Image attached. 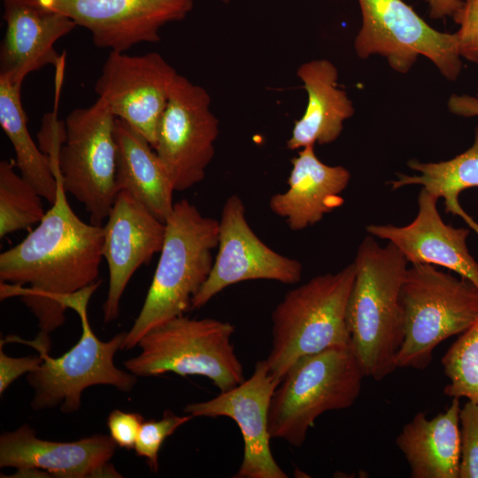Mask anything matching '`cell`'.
Masks as SVG:
<instances>
[{
  "mask_svg": "<svg viewBox=\"0 0 478 478\" xmlns=\"http://www.w3.org/2000/svg\"><path fill=\"white\" fill-rule=\"evenodd\" d=\"M115 182L166 223L174 191L167 171L148 140L122 120H115Z\"/></svg>",
  "mask_w": 478,
  "mask_h": 478,
  "instance_id": "obj_23",
  "label": "cell"
},
{
  "mask_svg": "<svg viewBox=\"0 0 478 478\" xmlns=\"http://www.w3.org/2000/svg\"><path fill=\"white\" fill-rule=\"evenodd\" d=\"M166 224L127 190H120L104 226L103 258L109 270L104 321L119 317L120 302L134 273L160 252Z\"/></svg>",
  "mask_w": 478,
  "mask_h": 478,
  "instance_id": "obj_16",
  "label": "cell"
},
{
  "mask_svg": "<svg viewBox=\"0 0 478 478\" xmlns=\"http://www.w3.org/2000/svg\"><path fill=\"white\" fill-rule=\"evenodd\" d=\"M62 13L91 32L96 47L125 52L160 40V28L183 19L194 0H27Z\"/></svg>",
  "mask_w": 478,
  "mask_h": 478,
  "instance_id": "obj_14",
  "label": "cell"
},
{
  "mask_svg": "<svg viewBox=\"0 0 478 478\" xmlns=\"http://www.w3.org/2000/svg\"><path fill=\"white\" fill-rule=\"evenodd\" d=\"M21 85L0 77V125L15 150V165L42 196L52 204L57 181L49 157L39 150L27 129L20 97Z\"/></svg>",
  "mask_w": 478,
  "mask_h": 478,
  "instance_id": "obj_25",
  "label": "cell"
},
{
  "mask_svg": "<svg viewBox=\"0 0 478 478\" xmlns=\"http://www.w3.org/2000/svg\"><path fill=\"white\" fill-rule=\"evenodd\" d=\"M219 222L217 255L208 279L191 301L190 310L203 307L224 289L242 281H300L302 264L272 250L257 236L247 221L239 196L227 198Z\"/></svg>",
  "mask_w": 478,
  "mask_h": 478,
  "instance_id": "obj_12",
  "label": "cell"
},
{
  "mask_svg": "<svg viewBox=\"0 0 478 478\" xmlns=\"http://www.w3.org/2000/svg\"><path fill=\"white\" fill-rule=\"evenodd\" d=\"M220 1L224 3V4H228L230 2V0H220Z\"/></svg>",
  "mask_w": 478,
  "mask_h": 478,
  "instance_id": "obj_35",
  "label": "cell"
},
{
  "mask_svg": "<svg viewBox=\"0 0 478 478\" xmlns=\"http://www.w3.org/2000/svg\"><path fill=\"white\" fill-rule=\"evenodd\" d=\"M6 32L0 49V77L21 85L26 76L47 65L63 70L56 42L75 28L67 16L27 0H2Z\"/></svg>",
  "mask_w": 478,
  "mask_h": 478,
  "instance_id": "obj_19",
  "label": "cell"
},
{
  "mask_svg": "<svg viewBox=\"0 0 478 478\" xmlns=\"http://www.w3.org/2000/svg\"><path fill=\"white\" fill-rule=\"evenodd\" d=\"M361 27L354 40L357 56L383 57L396 72L407 73L426 57L451 81L460 75L462 60L456 32L433 28L403 0H358Z\"/></svg>",
  "mask_w": 478,
  "mask_h": 478,
  "instance_id": "obj_10",
  "label": "cell"
},
{
  "mask_svg": "<svg viewBox=\"0 0 478 478\" xmlns=\"http://www.w3.org/2000/svg\"><path fill=\"white\" fill-rule=\"evenodd\" d=\"M143 421V417L138 412H127L115 409L107 419L110 436L117 446L127 450L135 449Z\"/></svg>",
  "mask_w": 478,
  "mask_h": 478,
  "instance_id": "obj_31",
  "label": "cell"
},
{
  "mask_svg": "<svg viewBox=\"0 0 478 478\" xmlns=\"http://www.w3.org/2000/svg\"><path fill=\"white\" fill-rule=\"evenodd\" d=\"M291 165L287 190L273 195L269 207L291 230L299 231L317 224L343 204L341 194L350 182L351 173L343 166L323 163L315 154L314 145L300 149Z\"/></svg>",
  "mask_w": 478,
  "mask_h": 478,
  "instance_id": "obj_20",
  "label": "cell"
},
{
  "mask_svg": "<svg viewBox=\"0 0 478 478\" xmlns=\"http://www.w3.org/2000/svg\"><path fill=\"white\" fill-rule=\"evenodd\" d=\"M116 443L106 435H94L74 442L38 438L24 424L0 436V466L14 467L19 474H44L57 477H121L110 464Z\"/></svg>",
  "mask_w": 478,
  "mask_h": 478,
  "instance_id": "obj_17",
  "label": "cell"
},
{
  "mask_svg": "<svg viewBox=\"0 0 478 478\" xmlns=\"http://www.w3.org/2000/svg\"><path fill=\"white\" fill-rule=\"evenodd\" d=\"M280 382L270 374L266 359L258 360L247 380L210 400L188 404L184 408L192 417L224 416L236 422L243 436V458L234 477H288L270 449L269 408Z\"/></svg>",
  "mask_w": 478,
  "mask_h": 478,
  "instance_id": "obj_15",
  "label": "cell"
},
{
  "mask_svg": "<svg viewBox=\"0 0 478 478\" xmlns=\"http://www.w3.org/2000/svg\"><path fill=\"white\" fill-rule=\"evenodd\" d=\"M14 160L0 162V237L39 223L45 211L42 196L14 169Z\"/></svg>",
  "mask_w": 478,
  "mask_h": 478,
  "instance_id": "obj_26",
  "label": "cell"
},
{
  "mask_svg": "<svg viewBox=\"0 0 478 478\" xmlns=\"http://www.w3.org/2000/svg\"><path fill=\"white\" fill-rule=\"evenodd\" d=\"M219 133V120L211 111L208 92L178 73L154 147L174 191L187 190L204 180Z\"/></svg>",
  "mask_w": 478,
  "mask_h": 478,
  "instance_id": "obj_11",
  "label": "cell"
},
{
  "mask_svg": "<svg viewBox=\"0 0 478 478\" xmlns=\"http://www.w3.org/2000/svg\"><path fill=\"white\" fill-rule=\"evenodd\" d=\"M192 418L190 414L179 416L170 410H165L161 419L143 422L135 450L137 456L146 459L151 472L157 473L158 470V453L164 441Z\"/></svg>",
  "mask_w": 478,
  "mask_h": 478,
  "instance_id": "obj_28",
  "label": "cell"
},
{
  "mask_svg": "<svg viewBox=\"0 0 478 478\" xmlns=\"http://www.w3.org/2000/svg\"><path fill=\"white\" fill-rule=\"evenodd\" d=\"M57 193L38 226L0 254L1 300L19 297L38 320L37 337L65 322L62 297L98 281L104 227L82 221L72 210L57 166Z\"/></svg>",
  "mask_w": 478,
  "mask_h": 478,
  "instance_id": "obj_1",
  "label": "cell"
},
{
  "mask_svg": "<svg viewBox=\"0 0 478 478\" xmlns=\"http://www.w3.org/2000/svg\"><path fill=\"white\" fill-rule=\"evenodd\" d=\"M442 365L449 379L443 393L478 404V318L450 346Z\"/></svg>",
  "mask_w": 478,
  "mask_h": 478,
  "instance_id": "obj_27",
  "label": "cell"
},
{
  "mask_svg": "<svg viewBox=\"0 0 478 478\" xmlns=\"http://www.w3.org/2000/svg\"><path fill=\"white\" fill-rule=\"evenodd\" d=\"M157 268L139 315L127 332L121 350L137 346L150 329L190 310L208 279L218 247V220L204 216L187 199L174 203L166 221Z\"/></svg>",
  "mask_w": 478,
  "mask_h": 478,
  "instance_id": "obj_3",
  "label": "cell"
},
{
  "mask_svg": "<svg viewBox=\"0 0 478 478\" xmlns=\"http://www.w3.org/2000/svg\"><path fill=\"white\" fill-rule=\"evenodd\" d=\"M100 284L98 280L61 297V305L78 314L82 330L77 343L62 356L50 357V346L36 340H19L35 348L42 358L40 366L27 374V382L35 390L31 402L34 410L59 407L63 412H74L80 409L82 393L88 387L109 385L129 392L135 385L137 376L118 368L113 362L127 332H120L110 341L103 342L91 328L88 306Z\"/></svg>",
  "mask_w": 478,
  "mask_h": 478,
  "instance_id": "obj_5",
  "label": "cell"
},
{
  "mask_svg": "<svg viewBox=\"0 0 478 478\" xmlns=\"http://www.w3.org/2000/svg\"><path fill=\"white\" fill-rule=\"evenodd\" d=\"M355 274L352 262L285 294L271 316L272 345L266 362L272 375L281 381L300 358L351 345L347 306Z\"/></svg>",
  "mask_w": 478,
  "mask_h": 478,
  "instance_id": "obj_4",
  "label": "cell"
},
{
  "mask_svg": "<svg viewBox=\"0 0 478 478\" xmlns=\"http://www.w3.org/2000/svg\"><path fill=\"white\" fill-rule=\"evenodd\" d=\"M297 76L307 93V104L302 117L294 122L287 148L298 150L335 142L344 121L355 112L352 101L338 84L336 66L328 59H313L303 63Z\"/></svg>",
  "mask_w": 478,
  "mask_h": 478,
  "instance_id": "obj_21",
  "label": "cell"
},
{
  "mask_svg": "<svg viewBox=\"0 0 478 478\" xmlns=\"http://www.w3.org/2000/svg\"><path fill=\"white\" fill-rule=\"evenodd\" d=\"M459 478H478V404L467 400L459 411Z\"/></svg>",
  "mask_w": 478,
  "mask_h": 478,
  "instance_id": "obj_29",
  "label": "cell"
},
{
  "mask_svg": "<svg viewBox=\"0 0 478 478\" xmlns=\"http://www.w3.org/2000/svg\"><path fill=\"white\" fill-rule=\"evenodd\" d=\"M477 96H478V94H477Z\"/></svg>",
  "mask_w": 478,
  "mask_h": 478,
  "instance_id": "obj_36",
  "label": "cell"
},
{
  "mask_svg": "<svg viewBox=\"0 0 478 478\" xmlns=\"http://www.w3.org/2000/svg\"><path fill=\"white\" fill-rule=\"evenodd\" d=\"M449 111L460 117L478 116V96L452 94L447 103Z\"/></svg>",
  "mask_w": 478,
  "mask_h": 478,
  "instance_id": "obj_33",
  "label": "cell"
},
{
  "mask_svg": "<svg viewBox=\"0 0 478 478\" xmlns=\"http://www.w3.org/2000/svg\"><path fill=\"white\" fill-rule=\"evenodd\" d=\"M429 10V16L434 19L453 18L460 10L463 0H425Z\"/></svg>",
  "mask_w": 478,
  "mask_h": 478,
  "instance_id": "obj_34",
  "label": "cell"
},
{
  "mask_svg": "<svg viewBox=\"0 0 478 478\" xmlns=\"http://www.w3.org/2000/svg\"><path fill=\"white\" fill-rule=\"evenodd\" d=\"M452 19L459 25L456 34L461 58L478 64V0H463Z\"/></svg>",
  "mask_w": 478,
  "mask_h": 478,
  "instance_id": "obj_30",
  "label": "cell"
},
{
  "mask_svg": "<svg viewBox=\"0 0 478 478\" xmlns=\"http://www.w3.org/2000/svg\"><path fill=\"white\" fill-rule=\"evenodd\" d=\"M407 165L417 174L398 173L397 180L389 182L391 189L421 185L436 197L443 198L445 212L459 216L478 235V222L461 207L459 201L463 190L478 187V127L472 146L455 158L439 162L411 159Z\"/></svg>",
  "mask_w": 478,
  "mask_h": 478,
  "instance_id": "obj_24",
  "label": "cell"
},
{
  "mask_svg": "<svg viewBox=\"0 0 478 478\" xmlns=\"http://www.w3.org/2000/svg\"><path fill=\"white\" fill-rule=\"evenodd\" d=\"M347 306L351 347L365 377L381 381L397 367L404 338L401 288L408 261L392 243L380 246L371 235L359 244Z\"/></svg>",
  "mask_w": 478,
  "mask_h": 478,
  "instance_id": "obj_2",
  "label": "cell"
},
{
  "mask_svg": "<svg viewBox=\"0 0 478 478\" xmlns=\"http://www.w3.org/2000/svg\"><path fill=\"white\" fill-rule=\"evenodd\" d=\"M404 338L397 368L426 369L436 347L478 318V288L430 264H411L401 288Z\"/></svg>",
  "mask_w": 478,
  "mask_h": 478,
  "instance_id": "obj_7",
  "label": "cell"
},
{
  "mask_svg": "<svg viewBox=\"0 0 478 478\" xmlns=\"http://www.w3.org/2000/svg\"><path fill=\"white\" fill-rule=\"evenodd\" d=\"M116 117L99 98L90 106L72 111L65 120L63 143L45 148L50 164L59 170L64 189L84 206L90 223L102 226L113 205Z\"/></svg>",
  "mask_w": 478,
  "mask_h": 478,
  "instance_id": "obj_9",
  "label": "cell"
},
{
  "mask_svg": "<svg viewBox=\"0 0 478 478\" xmlns=\"http://www.w3.org/2000/svg\"><path fill=\"white\" fill-rule=\"evenodd\" d=\"M177 74L157 52L130 56L111 50L96 81L95 92L117 119L143 135L154 149Z\"/></svg>",
  "mask_w": 478,
  "mask_h": 478,
  "instance_id": "obj_13",
  "label": "cell"
},
{
  "mask_svg": "<svg viewBox=\"0 0 478 478\" xmlns=\"http://www.w3.org/2000/svg\"><path fill=\"white\" fill-rule=\"evenodd\" d=\"M364 377L351 345L300 358L274 392L268 414L271 436L301 447L320 415L355 403Z\"/></svg>",
  "mask_w": 478,
  "mask_h": 478,
  "instance_id": "obj_6",
  "label": "cell"
},
{
  "mask_svg": "<svg viewBox=\"0 0 478 478\" xmlns=\"http://www.w3.org/2000/svg\"><path fill=\"white\" fill-rule=\"evenodd\" d=\"M437 200L438 197L422 188L418 196V213L410 224L403 227L371 224L366 231L396 245L408 263L445 267L478 288V263L466 244L469 229L445 224L437 210Z\"/></svg>",
  "mask_w": 478,
  "mask_h": 478,
  "instance_id": "obj_18",
  "label": "cell"
},
{
  "mask_svg": "<svg viewBox=\"0 0 478 478\" xmlns=\"http://www.w3.org/2000/svg\"><path fill=\"white\" fill-rule=\"evenodd\" d=\"M234 332L227 321L181 315L147 332L137 343L139 355L126 360L124 366L141 377L169 372L204 376L220 391L228 390L244 381L231 343Z\"/></svg>",
  "mask_w": 478,
  "mask_h": 478,
  "instance_id": "obj_8",
  "label": "cell"
},
{
  "mask_svg": "<svg viewBox=\"0 0 478 478\" xmlns=\"http://www.w3.org/2000/svg\"><path fill=\"white\" fill-rule=\"evenodd\" d=\"M459 397L445 412L428 419L420 412L396 438L412 478H459L460 430Z\"/></svg>",
  "mask_w": 478,
  "mask_h": 478,
  "instance_id": "obj_22",
  "label": "cell"
},
{
  "mask_svg": "<svg viewBox=\"0 0 478 478\" xmlns=\"http://www.w3.org/2000/svg\"><path fill=\"white\" fill-rule=\"evenodd\" d=\"M42 362V357L28 356L12 358L8 356L1 345L0 348V394L19 376L35 370Z\"/></svg>",
  "mask_w": 478,
  "mask_h": 478,
  "instance_id": "obj_32",
  "label": "cell"
}]
</instances>
